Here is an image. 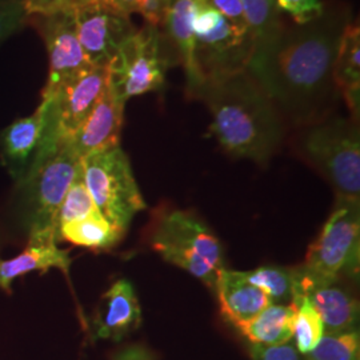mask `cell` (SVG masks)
I'll use <instances>...</instances> for the list:
<instances>
[{
  "instance_id": "cell-1",
  "label": "cell",
  "mask_w": 360,
  "mask_h": 360,
  "mask_svg": "<svg viewBox=\"0 0 360 360\" xmlns=\"http://www.w3.org/2000/svg\"><path fill=\"white\" fill-rule=\"evenodd\" d=\"M354 11L345 0H324L318 18L284 22L255 46L247 71L275 104L287 126L302 127L334 114L342 99L334 70L340 40Z\"/></svg>"
},
{
  "instance_id": "cell-2",
  "label": "cell",
  "mask_w": 360,
  "mask_h": 360,
  "mask_svg": "<svg viewBox=\"0 0 360 360\" xmlns=\"http://www.w3.org/2000/svg\"><path fill=\"white\" fill-rule=\"evenodd\" d=\"M198 101L206 104L210 131L226 154L267 165L281 151L287 124L247 70L208 83Z\"/></svg>"
},
{
  "instance_id": "cell-3",
  "label": "cell",
  "mask_w": 360,
  "mask_h": 360,
  "mask_svg": "<svg viewBox=\"0 0 360 360\" xmlns=\"http://www.w3.org/2000/svg\"><path fill=\"white\" fill-rule=\"evenodd\" d=\"M292 147L336 191V196L359 199V122L340 115L297 127Z\"/></svg>"
},
{
  "instance_id": "cell-4",
  "label": "cell",
  "mask_w": 360,
  "mask_h": 360,
  "mask_svg": "<svg viewBox=\"0 0 360 360\" xmlns=\"http://www.w3.org/2000/svg\"><path fill=\"white\" fill-rule=\"evenodd\" d=\"M79 165L80 159L65 142L16 184V217L28 242L58 243V212Z\"/></svg>"
},
{
  "instance_id": "cell-5",
  "label": "cell",
  "mask_w": 360,
  "mask_h": 360,
  "mask_svg": "<svg viewBox=\"0 0 360 360\" xmlns=\"http://www.w3.org/2000/svg\"><path fill=\"white\" fill-rule=\"evenodd\" d=\"M150 243L163 260L214 290L224 267L223 245L198 215L183 210L163 212L155 220Z\"/></svg>"
},
{
  "instance_id": "cell-6",
  "label": "cell",
  "mask_w": 360,
  "mask_h": 360,
  "mask_svg": "<svg viewBox=\"0 0 360 360\" xmlns=\"http://www.w3.org/2000/svg\"><path fill=\"white\" fill-rule=\"evenodd\" d=\"M179 63L178 55L159 27L144 25L129 37L107 65L108 86L116 98H131L162 91L168 68Z\"/></svg>"
},
{
  "instance_id": "cell-7",
  "label": "cell",
  "mask_w": 360,
  "mask_h": 360,
  "mask_svg": "<svg viewBox=\"0 0 360 360\" xmlns=\"http://www.w3.org/2000/svg\"><path fill=\"white\" fill-rule=\"evenodd\" d=\"M80 166L95 206L126 235L134 218L147 207L129 156L117 146L80 159Z\"/></svg>"
},
{
  "instance_id": "cell-8",
  "label": "cell",
  "mask_w": 360,
  "mask_h": 360,
  "mask_svg": "<svg viewBox=\"0 0 360 360\" xmlns=\"http://www.w3.org/2000/svg\"><path fill=\"white\" fill-rule=\"evenodd\" d=\"M193 30V59L203 87L247 70L255 49L248 30L233 26L202 0H198Z\"/></svg>"
},
{
  "instance_id": "cell-9",
  "label": "cell",
  "mask_w": 360,
  "mask_h": 360,
  "mask_svg": "<svg viewBox=\"0 0 360 360\" xmlns=\"http://www.w3.org/2000/svg\"><path fill=\"white\" fill-rule=\"evenodd\" d=\"M360 262L359 199L336 196L334 210L302 267L323 281L358 279Z\"/></svg>"
},
{
  "instance_id": "cell-10",
  "label": "cell",
  "mask_w": 360,
  "mask_h": 360,
  "mask_svg": "<svg viewBox=\"0 0 360 360\" xmlns=\"http://www.w3.org/2000/svg\"><path fill=\"white\" fill-rule=\"evenodd\" d=\"M77 39L92 67H105L138 30L131 15L111 0H89L74 10Z\"/></svg>"
},
{
  "instance_id": "cell-11",
  "label": "cell",
  "mask_w": 360,
  "mask_h": 360,
  "mask_svg": "<svg viewBox=\"0 0 360 360\" xmlns=\"http://www.w3.org/2000/svg\"><path fill=\"white\" fill-rule=\"evenodd\" d=\"M28 23L35 27L49 53V77L41 91V99H49L65 80L91 65L77 39L74 11L31 15Z\"/></svg>"
},
{
  "instance_id": "cell-12",
  "label": "cell",
  "mask_w": 360,
  "mask_h": 360,
  "mask_svg": "<svg viewBox=\"0 0 360 360\" xmlns=\"http://www.w3.org/2000/svg\"><path fill=\"white\" fill-rule=\"evenodd\" d=\"M294 296H306L319 312L324 334L359 331V300L339 281H323L312 276L302 266L294 267Z\"/></svg>"
},
{
  "instance_id": "cell-13",
  "label": "cell",
  "mask_w": 360,
  "mask_h": 360,
  "mask_svg": "<svg viewBox=\"0 0 360 360\" xmlns=\"http://www.w3.org/2000/svg\"><path fill=\"white\" fill-rule=\"evenodd\" d=\"M124 105L107 84L98 103L68 141L79 159L120 146Z\"/></svg>"
},
{
  "instance_id": "cell-14",
  "label": "cell",
  "mask_w": 360,
  "mask_h": 360,
  "mask_svg": "<svg viewBox=\"0 0 360 360\" xmlns=\"http://www.w3.org/2000/svg\"><path fill=\"white\" fill-rule=\"evenodd\" d=\"M46 127V105L40 102L34 114L20 117L0 132V159L13 181L26 179L38 155Z\"/></svg>"
},
{
  "instance_id": "cell-15",
  "label": "cell",
  "mask_w": 360,
  "mask_h": 360,
  "mask_svg": "<svg viewBox=\"0 0 360 360\" xmlns=\"http://www.w3.org/2000/svg\"><path fill=\"white\" fill-rule=\"evenodd\" d=\"M142 323V309L134 284L119 279L104 292L92 321L95 339L120 342Z\"/></svg>"
},
{
  "instance_id": "cell-16",
  "label": "cell",
  "mask_w": 360,
  "mask_h": 360,
  "mask_svg": "<svg viewBox=\"0 0 360 360\" xmlns=\"http://www.w3.org/2000/svg\"><path fill=\"white\" fill-rule=\"evenodd\" d=\"M198 0H172L168 6L160 30L176 52L179 63L186 74V96L198 101L203 82L193 59V18Z\"/></svg>"
},
{
  "instance_id": "cell-17",
  "label": "cell",
  "mask_w": 360,
  "mask_h": 360,
  "mask_svg": "<svg viewBox=\"0 0 360 360\" xmlns=\"http://www.w3.org/2000/svg\"><path fill=\"white\" fill-rule=\"evenodd\" d=\"M214 290L218 295L221 315L236 328L254 319L271 304L267 295L248 283L240 271L223 267L219 271Z\"/></svg>"
},
{
  "instance_id": "cell-18",
  "label": "cell",
  "mask_w": 360,
  "mask_h": 360,
  "mask_svg": "<svg viewBox=\"0 0 360 360\" xmlns=\"http://www.w3.org/2000/svg\"><path fill=\"white\" fill-rule=\"evenodd\" d=\"M72 259L67 250L58 247V243H32L28 242L25 251L19 255L1 260L0 259V288L10 292L13 282L30 272H46L56 269L68 274Z\"/></svg>"
},
{
  "instance_id": "cell-19",
  "label": "cell",
  "mask_w": 360,
  "mask_h": 360,
  "mask_svg": "<svg viewBox=\"0 0 360 360\" xmlns=\"http://www.w3.org/2000/svg\"><path fill=\"white\" fill-rule=\"evenodd\" d=\"M335 82L351 115L359 114L360 27L358 20L348 25L339 46L334 70Z\"/></svg>"
},
{
  "instance_id": "cell-20",
  "label": "cell",
  "mask_w": 360,
  "mask_h": 360,
  "mask_svg": "<svg viewBox=\"0 0 360 360\" xmlns=\"http://www.w3.org/2000/svg\"><path fill=\"white\" fill-rule=\"evenodd\" d=\"M294 304L271 303L254 319L238 327L251 346H282L292 340Z\"/></svg>"
},
{
  "instance_id": "cell-21",
  "label": "cell",
  "mask_w": 360,
  "mask_h": 360,
  "mask_svg": "<svg viewBox=\"0 0 360 360\" xmlns=\"http://www.w3.org/2000/svg\"><path fill=\"white\" fill-rule=\"evenodd\" d=\"M123 238L124 233L115 229L99 211L80 220L67 223L58 231V243L68 242L95 251L111 250Z\"/></svg>"
},
{
  "instance_id": "cell-22",
  "label": "cell",
  "mask_w": 360,
  "mask_h": 360,
  "mask_svg": "<svg viewBox=\"0 0 360 360\" xmlns=\"http://www.w3.org/2000/svg\"><path fill=\"white\" fill-rule=\"evenodd\" d=\"M240 272L248 283L267 295L271 303L292 304L295 292L294 267L262 266L255 270Z\"/></svg>"
},
{
  "instance_id": "cell-23",
  "label": "cell",
  "mask_w": 360,
  "mask_h": 360,
  "mask_svg": "<svg viewBox=\"0 0 360 360\" xmlns=\"http://www.w3.org/2000/svg\"><path fill=\"white\" fill-rule=\"evenodd\" d=\"M292 304L295 309L292 321L294 347L304 356L321 342L324 335V324L319 312L306 296H294Z\"/></svg>"
},
{
  "instance_id": "cell-24",
  "label": "cell",
  "mask_w": 360,
  "mask_h": 360,
  "mask_svg": "<svg viewBox=\"0 0 360 360\" xmlns=\"http://www.w3.org/2000/svg\"><path fill=\"white\" fill-rule=\"evenodd\" d=\"M255 46L270 39L284 23L276 0H240Z\"/></svg>"
},
{
  "instance_id": "cell-25",
  "label": "cell",
  "mask_w": 360,
  "mask_h": 360,
  "mask_svg": "<svg viewBox=\"0 0 360 360\" xmlns=\"http://www.w3.org/2000/svg\"><path fill=\"white\" fill-rule=\"evenodd\" d=\"M95 211H99V210L95 206L91 198V193L86 187V183L82 175V166L79 165L77 176L72 180L62 202V206L59 208L58 219H56V230L59 231V229L63 227L67 223L86 218L91 214H94Z\"/></svg>"
},
{
  "instance_id": "cell-26",
  "label": "cell",
  "mask_w": 360,
  "mask_h": 360,
  "mask_svg": "<svg viewBox=\"0 0 360 360\" xmlns=\"http://www.w3.org/2000/svg\"><path fill=\"white\" fill-rule=\"evenodd\" d=\"M306 360H359V331L347 334H324L318 346L307 355Z\"/></svg>"
},
{
  "instance_id": "cell-27",
  "label": "cell",
  "mask_w": 360,
  "mask_h": 360,
  "mask_svg": "<svg viewBox=\"0 0 360 360\" xmlns=\"http://www.w3.org/2000/svg\"><path fill=\"white\" fill-rule=\"evenodd\" d=\"M26 0H0V43L28 25Z\"/></svg>"
},
{
  "instance_id": "cell-28",
  "label": "cell",
  "mask_w": 360,
  "mask_h": 360,
  "mask_svg": "<svg viewBox=\"0 0 360 360\" xmlns=\"http://www.w3.org/2000/svg\"><path fill=\"white\" fill-rule=\"evenodd\" d=\"M122 10L132 15L138 13L146 20V25L162 27L168 6L172 0H111Z\"/></svg>"
},
{
  "instance_id": "cell-29",
  "label": "cell",
  "mask_w": 360,
  "mask_h": 360,
  "mask_svg": "<svg viewBox=\"0 0 360 360\" xmlns=\"http://www.w3.org/2000/svg\"><path fill=\"white\" fill-rule=\"evenodd\" d=\"M276 6L291 16L292 23L304 25L322 13L324 0H276Z\"/></svg>"
},
{
  "instance_id": "cell-30",
  "label": "cell",
  "mask_w": 360,
  "mask_h": 360,
  "mask_svg": "<svg viewBox=\"0 0 360 360\" xmlns=\"http://www.w3.org/2000/svg\"><path fill=\"white\" fill-rule=\"evenodd\" d=\"M89 0H26L28 16L44 15V13L74 11L79 6L87 3Z\"/></svg>"
},
{
  "instance_id": "cell-31",
  "label": "cell",
  "mask_w": 360,
  "mask_h": 360,
  "mask_svg": "<svg viewBox=\"0 0 360 360\" xmlns=\"http://www.w3.org/2000/svg\"><path fill=\"white\" fill-rule=\"evenodd\" d=\"M251 360H302L292 343L282 346H251Z\"/></svg>"
},
{
  "instance_id": "cell-32",
  "label": "cell",
  "mask_w": 360,
  "mask_h": 360,
  "mask_svg": "<svg viewBox=\"0 0 360 360\" xmlns=\"http://www.w3.org/2000/svg\"><path fill=\"white\" fill-rule=\"evenodd\" d=\"M112 360H154V355L142 345H134L117 351Z\"/></svg>"
}]
</instances>
